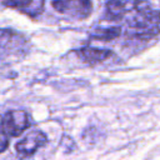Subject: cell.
Returning <instances> with one entry per match:
<instances>
[{"label":"cell","instance_id":"6da1fadb","mask_svg":"<svg viewBox=\"0 0 160 160\" xmlns=\"http://www.w3.org/2000/svg\"><path fill=\"white\" fill-rule=\"evenodd\" d=\"M128 25L132 35L140 40H148L160 32V12L155 11L146 0L132 1L131 10L126 14Z\"/></svg>","mask_w":160,"mask_h":160},{"label":"cell","instance_id":"7a4b0ae2","mask_svg":"<svg viewBox=\"0 0 160 160\" xmlns=\"http://www.w3.org/2000/svg\"><path fill=\"white\" fill-rule=\"evenodd\" d=\"M28 49V40L21 34L10 29H0V58H22Z\"/></svg>","mask_w":160,"mask_h":160},{"label":"cell","instance_id":"3957f363","mask_svg":"<svg viewBox=\"0 0 160 160\" xmlns=\"http://www.w3.org/2000/svg\"><path fill=\"white\" fill-rule=\"evenodd\" d=\"M51 5L58 12L76 20H84L92 12L91 0H52Z\"/></svg>","mask_w":160,"mask_h":160},{"label":"cell","instance_id":"277c9868","mask_svg":"<svg viewBox=\"0 0 160 160\" xmlns=\"http://www.w3.org/2000/svg\"><path fill=\"white\" fill-rule=\"evenodd\" d=\"M2 119L5 130L10 136H19L31 125L29 114L24 110H10Z\"/></svg>","mask_w":160,"mask_h":160},{"label":"cell","instance_id":"5b68a950","mask_svg":"<svg viewBox=\"0 0 160 160\" xmlns=\"http://www.w3.org/2000/svg\"><path fill=\"white\" fill-rule=\"evenodd\" d=\"M46 141L48 138L42 131L34 130L15 145V150L20 156H30L34 152H36L39 148L44 146Z\"/></svg>","mask_w":160,"mask_h":160},{"label":"cell","instance_id":"8992f818","mask_svg":"<svg viewBox=\"0 0 160 160\" xmlns=\"http://www.w3.org/2000/svg\"><path fill=\"white\" fill-rule=\"evenodd\" d=\"M78 56L88 62V64H99L102 61H106L109 58H111L114 54L109 49H99V48H92V46H85L81 48L76 51Z\"/></svg>","mask_w":160,"mask_h":160},{"label":"cell","instance_id":"52a82bcc","mask_svg":"<svg viewBox=\"0 0 160 160\" xmlns=\"http://www.w3.org/2000/svg\"><path fill=\"white\" fill-rule=\"evenodd\" d=\"M126 14V4L121 0H109L106 2V16L110 20H121Z\"/></svg>","mask_w":160,"mask_h":160},{"label":"cell","instance_id":"ba28073f","mask_svg":"<svg viewBox=\"0 0 160 160\" xmlns=\"http://www.w3.org/2000/svg\"><path fill=\"white\" fill-rule=\"evenodd\" d=\"M121 34V28L120 26H112V28H106V29H96L92 38L99 40V41H111L120 36Z\"/></svg>","mask_w":160,"mask_h":160},{"label":"cell","instance_id":"9c48e42d","mask_svg":"<svg viewBox=\"0 0 160 160\" xmlns=\"http://www.w3.org/2000/svg\"><path fill=\"white\" fill-rule=\"evenodd\" d=\"M36 0H4V4L9 8H15L20 10H28L31 5H34Z\"/></svg>","mask_w":160,"mask_h":160},{"label":"cell","instance_id":"30bf717a","mask_svg":"<svg viewBox=\"0 0 160 160\" xmlns=\"http://www.w3.org/2000/svg\"><path fill=\"white\" fill-rule=\"evenodd\" d=\"M9 146V134L4 126V119L0 116V154L4 152Z\"/></svg>","mask_w":160,"mask_h":160}]
</instances>
